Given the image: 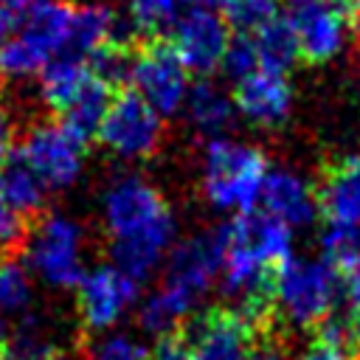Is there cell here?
<instances>
[{
	"label": "cell",
	"mask_w": 360,
	"mask_h": 360,
	"mask_svg": "<svg viewBox=\"0 0 360 360\" xmlns=\"http://www.w3.org/2000/svg\"><path fill=\"white\" fill-rule=\"evenodd\" d=\"M101 222L110 236L112 264L135 281H143L166 262L177 236L174 211L141 174L110 180L101 194Z\"/></svg>",
	"instance_id": "obj_1"
},
{
	"label": "cell",
	"mask_w": 360,
	"mask_h": 360,
	"mask_svg": "<svg viewBox=\"0 0 360 360\" xmlns=\"http://www.w3.org/2000/svg\"><path fill=\"white\" fill-rule=\"evenodd\" d=\"M222 262L219 287L236 304L233 309L253 318L262 304L270 301V281L278 262L292 253V228L270 217L267 211L236 214L219 228Z\"/></svg>",
	"instance_id": "obj_2"
},
{
	"label": "cell",
	"mask_w": 360,
	"mask_h": 360,
	"mask_svg": "<svg viewBox=\"0 0 360 360\" xmlns=\"http://www.w3.org/2000/svg\"><path fill=\"white\" fill-rule=\"evenodd\" d=\"M340 298V273L332 259L287 256L276 264L270 281V301L278 318L295 329L326 321Z\"/></svg>",
	"instance_id": "obj_3"
},
{
	"label": "cell",
	"mask_w": 360,
	"mask_h": 360,
	"mask_svg": "<svg viewBox=\"0 0 360 360\" xmlns=\"http://www.w3.org/2000/svg\"><path fill=\"white\" fill-rule=\"evenodd\" d=\"M70 14L73 3L65 0H37L22 8L17 28L0 42V76L11 82L34 79L51 59L65 56Z\"/></svg>",
	"instance_id": "obj_4"
},
{
	"label": "cell",
	"mask_w": 360,
	"mask_h": 360,
	"mask_svg": "<svg viewBox=\"0 0 360 360\" xmlns=\"http://www.w3.org/2000/svg\"><path fill=\"white\" fill-rule=\"evenodd\" d=\"M267 177V158L242 141L228 135L211 138L202 149L200 186L205 200L217 211L245 214L259 202Z\"/></svg>",
	"instance_id": "obj_5"
},
{
	"label": "cell",
	"mask_w": 360,
	"mask_h": 360,
	"mask_svg": "<svg viewBox=\"0 0 360 360\" xmlns=\"http://www.w3.org/2000/svg\"><path fill=\"white\" fill-rule=\"evenodd\" d=\"M318 211L326 217L329 259L338 267L360 262V155H346L329 166L318 191Z\"/></svg>",
	"instance_id": "obj_6"
},
{
	"label": "cell",
	"mask_w": 360,
	"mask_h": 360,
	"mask_svg": "<svg viewBox=\"0 0 360 360\" xmlns=\"http://www.w3.org/2000/svg\"><path fill=\"white\" fill-rule=\"evenodd\" d=\"M84 228L68 214L42 217L25 233V264L48 287H76L84 276Z\"/></svg>",
	"instance_id": "obj_7"
},
{
	"label": "cell",
	"mask_w": 360,
	"mask_h": 360,
	"mask_svg": "<svg viewBox=\"0 0 360 360\" xmlns=\"http://www.w3.org/2000/svg\"><path fill=\"white\" fill-rule=\"evenodd\" d=\"M84 141L87 138L73 132L65 121H39L25 132L17 155L45 183V188H68L84 172Z\"/></svg>",
	"instance_id": "obj_8"
},
{
	"label": "cell",
	"mask_w": 360,
	"mask_h": 360,
	"mask_svg": "<svg viewBox=\"0 0 360 360\" xmlns=\"http://www.w3.org/2000/svg\"><path fill=\"white\" fill-rule=\"evenodd\" d=\"M104 149L127 163L146 160L158 152L163 138V115L155 112L141 96L121 93L110 98V107L96 129Z\"/></svg>",
	"instance_id": "obj_9"
},
{
	"label": "cell",
	"mask_w": 360,
	"mask_h": 360,
	"mask_svg": "<svg viewBox=\"0 0 360 360\" xmlns=\"http://www.w3.org/2000/svg\"><path fill=\"white\" fill-rule=\"evenodd\" d=\"M127 82L132 84V93L141 96L160 115H174L177 110H183L191 87L186 65L180 62L174 48L163 42L146 45L141 53L132 56Z\"/></svg>",
	"instance_id": "obj_10"
},
{
	"label": "cell",
	"mask_w": 360,
	"mask_h": 360,
	"mask_svg": "<svg viewBox=\"0 0 360 360\" xmlns=\"http://www.w3.org/2000/svg\"><path fill=\"white\" fill-rule=\"evenodd\" d=\"M138 284L115 264H98L84 270L76 284V309L90 332H107L124 321L138 304Z\"/></svg>",
	"instance_id": "obj_11"
},
{
	"label": "cell",
	"mask_w": 360,
	"mask_h": 360,
	"mask_svg": "<svg viewBox=\"0 0 360 360\" xmlns=\"http://www.w3.org/2000/svg\"><path fill=\"white\" fill-rule=\"evenodd\" d=\"M284 22L309 62H329L346 48V14L326 0H284Z\"/></svg>",
	"instance_id": "obj_12"
},
{
	"label": "cell",
	"mask_w": 360,
	"mask_h": 360,
	"mask_svg": "<svg viewBox=\"0 0 360 360\" xmlns=\"http://www.w3.org/2000/svg\"><path fill=\"white\" fill-rule=\"evenodd\" d=\"M231 45L228 22L222 14L211 11L208 6H191L177 17L172 25V48L186 65V70L194 73H214Z\"/></svg>",
	"instance_id": "obj_13"
},
{
	"label": "cell",
	"mask_w": 360,
	"mask_h": 360,
	"mask_svg": "<svg viewBox=\"0 0 360 360\" xmlns=\"http://www.w3.org/2000/svg\"><path fill=\"white\" fill-rule=\"evenodd\" d=\"M166 276L163 284L186 295L188 301L200 304L205 292L219 278V262H222V236L219 228L208 233H194L177 245H172L166 256Z\"/></svg>",
	"instance_id": "obj_14"
},
{
	"label": "cell",
	"mask_w": 360,
	"mask_h": 360,
	"mask_svg": "<svg viewBox=\"0 0 360 360\" xmlns=\"http://www.w3.org/2000/svg\"><path fill=\"white\" fill-rule=\"evenodd\" d=\"M233 107L236 112L256 127H278L292 110V84L287 73L270 68H253L245 76L233 79Z\"/></svg>",
	"instance_id": "obj_15"
},
{
	"label": "cell",
	"mask_w": 360,
	"mask_h": 360,
	"mask_svg": "<svg viewBox=\"0 0 360 360\" xmlns=\"http://www.w3.org/2000/svg\"><path fill=\"white\" fill-rule=\"evenodd\" d=\"M250 343V318L231 307L202 315L191 326L186 349L191 360H248Z\"/></svg>",
	"instance_id": "obj_16"
},
{
	"label": "cell",
	"mask_w": 360,
	"mask_h": 360,
	"mask_svg": "<svg viewBox=\"0 0 360 360\" xmlns=\"http://www.w3.org/2000/svg\"><path fill=\"white\" fill-rule=\"evenodd\" d=\"M259 202L270 217L292 231L312 225L318 217V191L295 169H267Z\"/></svg>",
	"instance_id": "obj_17"
},
{
	"label": "cell",
	"mask_w": 360,
	"mask_h": 360,
	"mask_svg": "<svg viewBox=\"0 0 360 360\" xmlns=\"http://www.w3.org/2000/svg\"><path fill=\"white\" fill-rule=\"evenodd\" d=\"M110 42H121V20H118V14L104 3L73 6L65 56L87 59L90 53H96L98 48H104Z\"/></svg>",
	"instance_id": "obj_18"
},
{
	"label": "cell",
	"mask_w": 360,
	"mask_h": 360,
	"mask_svg": "<svg viewBox=\"0 0 360 360\" xmlns=\"http://www.w3.org/2000/svg\"><path fill=\"white\" fill-rule=\"evenodd\" d=\"M183 112H186L191 129L197 135H202L205 141L228 135V129L236 121L233 98L211 82H197L188 87V96L183 101Z\"/></svg>",
	"instance_id": "obj_19"
},
{
	"label": "cell",
	"mask_w": 360,
	"mask_h": 360,
	"mask_svg": "<svg viewBox=\"0 0 360 360\" xmlns=\"http://www.w3.org/2000/svg\"><path fill=\"white\" fill-rule=\"evenodd\" d=\"M90 76H93V70L84 59L56 56L39 73V96L51 110L62 112L82 93V87L90 82Z\"/></svg>",
	"instance_id": "obj_20"
},
{
	"label": "cell",
	"mask_w": 360,
	"mask_h": 360,
	"mask_svg": "<svg viewBox=\"0 0 360 360\" xmlns=\"http://www.w3.org/2000/svg\"><path fill=\"white\" fill-rule=\"evenodd\" d=\"M194 301H188L186 295H180L177 290H172L169 284H158V290H152L141 307H138V321H141V329L149 332V335H158V338H166L172 335L174 329H180L191 312H194Z\"/></svg>",
	"instance_id": "obj_21"
},
{
	"label": "cell",
	"mask_w": 360,
	"mask_h": 360,
	"mask_svg": "<svg viewBox=\"0 0 360 360\" xmlns=\"http://www.w3.org/2000/svg\"><path fill=\"white\" fill-rule=\"evenodd\" d=\"M0 188L3 194L8 197V202L22 214H37L42 205H45V197H48V188L45 183L28 169V163L17 155V149L6 158V163L0 166Z\"/></svg>",
	"instance_id": "obj_22"
},
{
	"label": "cell",
	"mask_w": 360,
	"mask_h": 360,
	"mask_svg": "<svg viewBox=\"0 0 360 360\" xmlns=\"http://www.w3.org/2000/svg\"><path fill=\"white\" fill-rule=\"evenodd\" d=\"M248 39L253 45L259 68H270V70L287 73L292 68V62L298 59L295 37H292V31H290V25L284 20H270L264 25H259L256 31H250Z\"/></svg>",
	"instance_id": "obj_23"
},
{
	"label": "cell",
	"mask_w": 360,
	"mask_h": 360,
	"mask_svg": "<svg viewBox=\"0 0 360 360\" xmlns=\"http://www.w3.org/2000/svg\"><path fill=\"white\" fill-rule=\"evenodd\" d=\"M107 107H110V84H104V82L93 73L90 82L82 87V93H79L59 115H62V121H65L73 132H79L82 138H87V135H96V129H98V124H101Z\"/></svg>",
	"instance_id": "obj_24"
},
{
	"label": "cell",
	"mask_w": 360,
	"mask_h": 360,
	"mask_svg": "<svg viewBox=\"0 0 360 360\" xmlns=\"http://www.w3.org/2000/svg\"><path fill=\"white\" fill-rule=\"evenodd\" d=\"M34 304V278L28 264L14 256L0 259V315L25 318Z\"/></svg>",
	"instance_id": "obj_25"
},
{
	"label": "cell",
	"mask_w": 360,
	"mask_h": 360,
	"mask_svg": "<svg viewBox=\"0 0 360 360\" xmlns=\"http://www.w3.org/2000/svg\"><path fill=\"white\" fill-rule=\"evenodd\" d=\"M214 0H129V20L141 34H160L169 31L183 11L191 6H208Z\"/></svg>",
	"instance_id": "obj_26"
},
{
	"label": "cell",
	"mask_w": 360,
	"mask_h": 360,
	"mask_svg": "<svg viewBox=\"0 0 360 360\" xmlns=\"http://www.w3.org/2000/svg\"><path fill=\"white\" fill-rule=\"evenodd\" d=\"M214 3L219 6V14L225 17L228 25L248 34L276 20L278 14V0H214Z\"/></svg>",
	"instance_id": "obj_27"
},
{
	"label": "cell",
	"mask_w": 360,
	"mask_h": 360,
	"mask_svg": "<svg viewBox=\"0 0 360 360\" xmlns=\"http://www.w3.org/2000/svg\"><path fill=\"white\" fill-rule=\"evenodd\" d=\"M90 70L104 82V84H118L129 79V68H132V56L124 48V42H110L104 48H98L96 53L87 56Z\"/></svg>",
	"instance_id": "obj_28"
},
{
	"label": "cell",
	"mask_w": 360,
	"mask_h": 360,
	"mask_svg": "<svg viewBox=\"0 0 360 360\" xmlns=\"http://www.w3.org/2000/svg\"><path fill=\"white\" fill-rule=\"evenodd\" d=\"M84 360H152L149 349L135 340L132 335H124V332H107L101 335Z\"/></svg>",
	"instance_id": "obj_29"
},
{
	"label": "cell",
	"mask_w": 360,
	"mask_h": 360,
	"mask_svg": "<svg viewBox=\"0 0 360 360\" xmlns=\"http://www.w3.org/2000/svg\"><path fill=\"white\" fill-rule=\"evenodd\" d=\"M25 242V217L8 202V197L0 188V253H11Z\"/></svg>",
	"instance_id": "obj_30"
},
{
	"label": "cell",
	"mask_w": 360,
	"mask_h": 360,
	"mask_svg": "<svg viewBox=\"0 0 360 360\" xmlns=\"http://www.w3.org/2000/svg\"><path fill=\"white\" fill-rule=\"evenodd\" d=\"M340 270V295L349 304V323H352V335L360 340V262L343 264Z\"/></svg>",
	"instance_id": "obj_31"
},
{
	"label": "cell",
	"mask_w": 360,
	"mask_h": 360,
	"mask_svg": "<svg viewBox=\"0 0 360 360\" xmlns=\"http://www.w3.org/2000/svg\"><path fill=\"white\" fill-rule=\"evenodd\" d=\"M14 152V121L8 112V104L0 96V166L6 163V158Z\"/></svg>",
	"instance_id": "obj_32"
},
{
	"label": "cell",
	"mask_w": 360,
	"mask_h": 360,
	"mask_svg": "<svg viewBox=\"0 0 360 360\" xmlns=\"http://www.w3.org/2000/svg\"><path fill=\"white\" fill-rule=\"evenodd\" d=\"M248 360H287V354L273 340H253L250 352H248Z\"/></svg>",
	"instance_id": "obj_33"
},
{
	"label": "cell",
	"mask_w": 360,
	"mask_h": 360,
	"mask_svg": "<svg viewBox=\"0 0 360 360\" xmlns=\"http://www.w3.org/2000/svg\"><path fill=\"white\" fill-rule=\"evenodd\" d=\"M152 360H191V357H188V349L183 343H177L172 338H163L160 346L155 349Z\"/></svg>",
	"instance_id": "obj_34"
},
{
	"label": "cell",
	"mask_w": 360,
	"mask_h": 360,
	"mask_svg": "<svg viewBox=\"0 0 360 360\" xmlns=\"http://www.w3.org/2000/svg\"><path fill=\"white\" fill-rule=\"evenodd\" d=\"M326 3H332V6L340 8L343 14H357V11H360V0H326Z\"/></svg>",
	"instance_id": "obj_35"
},
{
	"label": "cell",
	"mask_w": 360,
	"mask_h": 360,
	"mask_svg": "<svg viewBox=\"0 0 360 360\" xmlns=\"http://www.w3.org/2000/svg\"><path fill=\"white\" fill-rule=\"evenodd\" d=\"M31 3H37V0H0V6H8V8H17V11H22V8H28Z\"/></svg>",
	"instance_id": "obj_36"
},
{
	"label": "cell",
	"mask_w": 360,
	"mask_h": 360,
	"mask_svg": "<svg viewBox=\"0 0 360 360\" xmlns=\"http://www.w3.org/2000/svg\"><path fill=\"white\" fill-rule=\"evenodd\" d=\"M39 360H73V357H70V354H65V352H53V349H48Z\"/></svg>",
	"instance_id": "obj_37"
},
{
	"label": "cell",
	"mask_w": 360,
	"mask_h": 360,
	"mask_svg": "<svg viewBox=\"0 0 360 360\" xmlns=\"http://www.w3.org/2000/svg\"><path fill=\"white\" fill-rule=\"evenodd\" d=\"M6 346V326H3V315H0V352Z\"/></svg>",
	"instance_id": "obj_38"
},
{
	"label": "cell",
	"mask_w": 360,
	"mask_h": 360,
	"mask_svg": "<svg viewBox=\"0 0 360 360\" xmlns=\"http://www.w3.org/2000/svg\"><path fill=\"white\" fill-rule=\"evenodd\" d=\"M357 90H360V76H357Z\"/></svg>",
	"instance_id": "obj_39"
}]
</instances>
